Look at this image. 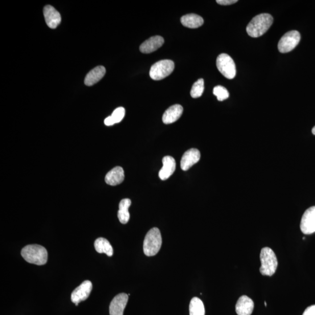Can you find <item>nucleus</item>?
I'll return each instance as SVG.
<instances>
[{
  "label": "nucleus",
  "mask_w": 315,
  "mask_h": 315,
  "mask_svg": "<svg viewBox=\"0 0 315 315\" xmlns=\"http://www.w3.org/2000/svg\"><path fill=\"white\" fill-rule=\"evenodd\" d=\"M301 40L299 32L292 31L286 33L279 41L278 49L281 53H287L295 49Z\"/></svg>",
  "instance_id": "0eeeda50"
},
{
  "label": "nucleus",
  "mask_w": 315,
  "mask_h": 315,
  "mask_svg": "<svg viewBox=\"0 0 315 315\" xmlns=\"http://www.w3.org/2000/svg\"><path fill=\"white\" fill-rule=\"evenodd\" d=\"M214 95L217 98L219 101H223L228 99L230 94L228 90L223 86H216L213 89Z\"/></svg>",
  "instance_id": "b1692460"
},
{
  "label": "nucleus",
  "mask_w": 315,
  "mask_h": 315,
  "mask_svg": "<svg viewBox=\"0 0 315 315\" xmlns=\"http://www.w3.org/2000/svg\"><path fill=\"white\" fill-rule=\"evenodd\" d=\"M260 258V272L261 275L272 276L276 273L278 266V261L275 252L270 248H263L261 249Z\"/></svg>",
  "instance_id": "7ed1b4c3"
},
{
  "label": "nucleus",
  "mask_w": 315,
  "mask_h": 315,
  "mask_svg": "<svg viewBox=\"0 0 315 315\" xmlns=\"http://www.w3.org/2000/svg\"><path fill=\"white\" fill-rule=\"evenodd\" d=\"M95 250L100 253H105L108 256H112L113 254V249L112 245L107 239L104 238H98L94 244Z\"/></svg>",
  "instance_id": "412c9836"
},
{
  "label": "nucleus",
  "mask_w": 315,
  "mask_h": 315,
  "mask_svg": "<svg viewBox=\"0 0 315 315\" xmlns=\"http://www.w3.org/2000/svg\"><path fill=\"white\" fill-rule=\"evenodd\" d=\"M163 166L159 171V177L162 181L169 179L176 169V161L173 157L166 156L162 159Z\"/></svg>",
  "instance_id": "2eb2a0df"
},
{
  "label": "nucleus",
  "mask_w": 315,
  "mask_h": 315,
  "mask_svg": "<svg viewBox=\"0 0 315 315\" xmlns=\"http://www.w3.org/2000/svg\"><path fill=\"white\" fill-rule=\"evenodd\" d=\"M129 296L125 293L118 294L110 304V315H124L126 306L128 304Z\"/></svg>",
  "instance_id": "9d476101"
},
{
  "label": "nucleus",
  "mask_w": 315,
  "mask_h": 315,
  "mask_svg": "<svg viewBox=\"0 0 315 315\" xmlns=\"http://www.w3.org/2000/svg\"><path fill=\"white\" fill-rule=\"evenodd\" d=\"M21 255L27 262L36 265H43L47 263V252L44 247L38 245H30L25 247Z\"/></svg>",
  "instance_id": "f03ea898"
},
{
  "label": "nucleus",
  "mask_w": 315,
  "mask_h": 315,
  "mask_svg": "<svg viewBox=\"0 0 315 315\" xmlns=\"http://www.w3.org/2000/svg\"><path fill=\"white\" fill-rule=\"evenodd\" d=\"M132 204V202L129 199H125L121 200L119 203V210L117 212V216L120 222L123 224H126L130 220V213L129 208Z\"/></svg>",
  "instance_id": "aec40b11"
},
{
  "label": "nucleus",
  "mask_w": 315,
  "mask_h": 315,
  "mask_svg": "<svg viewBox=\"0 0 315 315\" xmlns=\"http://www.w3.org/2000/svg\"><path fill=\"white\" fill-rule=\"evenodd\" d=\"M43 14L47 26L51 29L58 27L61 21V15L55 8L51 6H45Z\"/></svg>",
  "instance_id": "f8f14e48"
},
{
  "label": "nucleus",
  "mask_w": 315,
  "mask_h": 315,
  "mask_svg": "<svg viewBox=\"0 0 315 315\" xmlns=\"http://www.w3.org/2000/svg\"><path fill=\"white\" fill-rule=\"evenodd\" d=\"M183 109L181 105H174L167 109L162 117L163 124L166 125L173 124L181 117Z\"/></svg>",
  "instance_id": "dca6fc26"
},
{
  "label": "nucleus",
  "mask_w": 315,
  "mask_h": 315,
  "mask_svg": "<svg viewBox=\"0 0 315 315\" xmlns=\"http://www.w3.org/2000/svg\"><path fill=\"white\" fill-rule=\"evenodd\" d=\"M216 67L219 71L228 79H234L236 74V65L234 61L226 53L221 54L216 59Z\"/></svg>",
  "instance_id": "423d86ee"
},
{
  "label": "nucleus",
  "mask_w": 315,
  "mask_h": 315,
  "mask_svg": "<svg viewBox=\"0 0 315 315\" xmlns=\"http://www.w3.org/2000/svg\"><path fill=\"white\" fill-rule=\"evenodd\" d=\"M92 284L91 281L87 280L83 282L79 287L76 288L71 294V299L76 306L80 302L87 299L92 292Z\"/></svg>",
  "instance_id": "1a4fd4ad"
},
{
  "label": "nucleus",
  "mask_w": 315,
  "mask_h": 315,
  "mask_svg": "<svg viewBox=\"0 0 315 315\" xmlns=\"http://www.w3.org/2000/svg\"><path fill=\"white\" fill-rule=\"evenodd\" d=\"M254 309V302L251 298L243 296L236 302L235 310L238 315H251Z\"/></svg>",
  "instance_id": "ddd939ff"
},
{
  "label": "nucleus",
  "mask_w": 315,
  "mask_h": 315,
  "mask_svg": "<svg viewBox=\"0 0 315 315\" xmlns=\"http://www.w3.org/2000/svg\"><path fill=\"white\" fill-rule=\"evenodd\" d=\"M175 64L171 60H163L158 61L151 67L150 76L155 81L161 80L169 76L173 72Z\"/></svg>",
  "instance_id": "39448f33"
},
{
  "label": "nucleus",
  "mask_w": 315,
  "mask_h": 315,
  "mask_svg": "<svg viewBox=\"0 0 315 315\" xmlns=\"http://www.w3.org/2000/svg\"><path fill=\"white\" fill-rule=\"evenodd\" d=\"M200 151L198 149H191L183 154L181 161V168L184 171L189 169L190 167L197 163L200 159Z\"/></svg>",
  "instance_id": "9b49d317"
},
{
  "label": "nucleus",
  "mask_w": 315,
  "mask_h": 315,
  "mask_svg": "<svg viewBox=\"0 0 315 315\" xmlns=\"http://www.w3.org/2000/svg\"><path fill=\"white\" fill-rule=\"evenodd\" d=\"M302 315H315V305L309 306Z\"/></svg>",
  "instance_id": "bb28decb"
},
{
  "label": "nucleus",
  "mask_w": 315,
  "mask_h": 315,
  "mask_svg": "<svg viewBox=\"0 0 315 315\" xmlns=\"http://www.w3.org/2000/svg\"><path fill=\"white\" fill-rule=\"evenodd\" d=\"M163 43H164V39L162 36H153L141 44L140 50L142 53L149 54V53L157 51L162 46Z\"/></svg>",
  "instance_id": "4468645a"
},
{
  "label": "nucleus",
  "mask_w": 315,
  "mask_h": 315,
  "mask_svg": "<svg viewBox=\"0 0 315 315\" xmlns=\"http://www.w3.org/2000/svg\"><path fill=\"white\" fill-rule=\"evenodd\" d=\"M264 305H265V306H267V303H266V302H264Z\"/></svg>",
  "instance_id": "c85d7f7f"
},
{
  "label": "nucleus",
  "mask_w": 315,
  "mask_h": 315,
  "mask_svg": "<svg viewBox=\"0 0 315 315\" xmlns=\"http://www.w3.org/2000/svg\"><path fill=\"white\" fill-rule=\"evenodd\" d=\"M106 74V69L104 66H98L89 71L86 76L84 83L87 86H92L99 82Z\"/></svg>",
  "instance_id": "a211bd4d"
},
{
  "label": "nucleus",
  "mask_w": 315,
  "mask_h": 315,
  "mask_svg": "<svg viewBox=\"0 0 315 315\" xmlns=\"http://www.w3.org/2000/svg\"><path fill=\"white\" fill-rule=\"evenodd\" d=\"M190 315H205L203 301L198 297L192 298L189 305Z\"/></svg>",
  "instance_id": "4be33fe9"
},
{
  "label": "nucleus",
  "mask_w": 315,
  "mask_h": 315,
  "mask_svg": "<svg viewBox=\"0 0 315 315\" xmlns=\"http://www.w3.org/2000/svg\"><path fill=\"white\" fill-rule=\"evenodd\" d=\"M216 2L220 4V5L229 6L235 4L238 2V1L237 0H217Z\"/></svg>",
  "instance_id": "a878e982"
},
{
  "label": "nucleus",
  "mask_w": 315,
  "mask_h": 315,
  "mask_svg": "<svg viewBox=\"0 0 315 315\" xmlns=\"http://www.w3.org/2000/svg\"><path fill=\"white\" fill-rule=\"evenodd\" d=\"M301 230L305 235L315 232V206L308 208L304 212L300 224Z\"/></svg>",
  "instance_id": "6e6552de"
},
{
  "label": "nucleus",
  "mask_w": 315,
  "mask_h": 315,
  "mask_svg": "<svg viewBox=\"0 0 315 315\" xmlns=\"http://www.w3.org/2000/svg\"><path fill=\"white\" fill-rule=\"evenodd\" d=\"M125 116V108L123 107H119L114 110L112 114V115L110 117V118H111V119L114 125L116 124H118V123H120L123 120V118H124Z\"/></svg>",
  "instance_id": "393cba45"
},
{
  "label": "nucleus",
  "mask_w": 315,
  "mask_h": 315,
  "mask_svg": "<svg viewBox=\"0 0 315 315\" xmlns=\"http://www.w3.org/2000/svg\"><path fill=\"white\" fill-rule=\"evenodd\" d=\"M105 182L110 186H116L124 182L125 179V172L120 166L114 167L106 174Z\"/></svg>",
  "instance_id": "f3484780"
},
{
  "label": "nucleus",
  "mask_w": 315,
  "mask_h": 315,
  "mask_svg": "<svg viewBox=\"0 0 315 315\" xmlns=\"http://www.w3.org/2000/svg\"><path fill=\"white\" fill-rule=\"evenodd\" d=\"M312 132L313 133V134L315 135V126L314 127V128L312 129Z\"/></svg>",
  "instance_id": "cd10ccee"
},
{
  "label": "nucleus",
  "mask_w": 315,
  "mask_h": 315,
  "mask_svg": "<svg viewBox=\"0 0 315 315\" xmlns=\"http://www.w3.org/2000/svg\"><path fill=\"white\" fill-rule=\"evenodd\" d=\"M204 90V80L199 79L192 86L190 95L192 98H198L202 95Z\"/></svg>",
  "instance_id": "5701e85b"
},
{
  "label": "nucleus",
  "mask_w": 315,
  "mask_h": 315,
  "mask_svg": "<svg viewBox=\"0 0 315 315\" xmlns=\"http://www.w3.org/2000/svg\"><path fill=\"white\" fill-rule=\"evenodd\" d=\"M273 22V18L269 14H261L255 16L247 27L248 34L252 38L263 35Z\"/></svg>",
  "instance_id": "f257e3e1"
},
{
  "label": "nucleus",
  "mask_w": 315,
  "mask_h": 315,
  "mask_svg": "<svg viewBox=\"0 0 315 315\" xmlns=\"http://www.w3.org/2000/svg\"><path fill=\"white\" fill-rule=\"evenodd\" d=\"M162 236L161 232L157 228L151 229L145 237L143 249L144 254L147 256L156 255L162 245Z\"/></svg>",
  "instance_id": "20e7f679"
},
{
  "label": "nucleus",
  "mask_w": 315,
  "mask_h": 315,
  "mask_svg": "<svg viewBox=\"0 0 315 315\" xmlns=\"http://www.w3.org/2000/svg\"><path fill=\"white\" fill-rule=\"evenodd\" d=\"M181 23L184 27L194 29L201 27L204 23V20L201 16L194 14H187L181 18Z\"/></svg>",
  "instance_id": "6ab92c4d"
}]
</instances>
